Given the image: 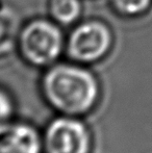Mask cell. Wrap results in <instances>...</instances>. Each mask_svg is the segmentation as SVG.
Masks as SVG:
<instances>
[{"instance_id":"3957f363","label":"cell","mask_w":152,"mask_h":153,"mask_svg":"<svg viewBox=\"0 0 152 153\" xmlns=\"http://www.w3.org/2000/svg\"><path fill=\"white\" fill-rule=\"evenodd\" d=\"M20 48L24 59L37 67L52 66L63 49V34L52 22L37 20L22 31Z\"/></svg>"},{"instance_id":"ba28073f","label":"cell","mask_w":152,"mask_h":153,"mask_svg":"<svg viewBox=\"0 0 152 153\" xmlns=\"http://www.w3.org/2000/svg\"><path fill=\"white\" fill-rule=\"evenodd\" d=\"M118 10L128 16H136L146 13L152 4V0H113Z\"/></svg>"},{"instance_id":"277c9868","label":"cell","mask_w":152,"mask_h":153,"mask_svg":"<svg viewBox=\"0 0 152 153\" xmlns=\"http://www.w3.org/2000/svg\"><path fill=\"white\" fill-rule=\"evenodd\" d=\"M112 45V34L106 25L90 21L79 25L71 33L68 53L71 59L82 64L99 61Z\"/></svg>"},{"instance_id":"52a82bcc","label":"cell","mask_w":152,"mask_h":153,"mask_svg":"<svg viewBox=\"0 0 152 153\" xmlns=\"http://www.w3.org/2000/svg\"><path fill=\"white\" fill-rule=\"evenodd\" d=\"M17 103L7 90L0 87V128L16 119Z\"/></svg>"},{"instance_id":"7a4b0ae2","label":"cell","mask_w":152,"mask_h":153,"mask_svg":"<svg viewBox=\"0 0 152 153\" xmlns=\"http://www.w3.org/2000/svg\"><path fill=\"white\" fill-rule=\"evenodd\" d=\"M44 153H93L94 134L85 118L54 115L42 130Z\"/></svg>"},{"instance_id":"6da1fadb","label":"cell","mask_w":152,"mask_h":153,"mask_svg":"<svg viewBox=\"0 0 152 153\" xmlns=\"http://www.w3.org/2000/svg\"><path fill=\"white\" fill-rule=\"evenodd\" d=\"M40 93L54 115L85 118L97 109L102 99L99 79L78 65L49 67L40 82Z\"/></svg>"},{"instance_id":"8992f818","label":"cell","mask_w":152,"mask_h":153,"mask_svg":"<svg viewBox=\"0 0 152 153\" xmlns=\"http://www.w3.org/2000/svg\"><path fill=\"white\" fill-rule=\"evenodd\" d=\"M79 0H51L50 10L52 17L63 24L74 22L80 15Z\"/></svg>"},{"instance_id":"5b68a950","label":"cell","mask_w":152,"mask_h":153,"mask_svg":"<svg viewBox=\"0 0 152 153\" xmlns=\"http://www.w3.org/2000/svg\"><path fill=\"white\" fill-rule=\"evenodd\" d=\"M0 153H44L42 130L16 118L0 128Z\"/></svg>"}]
</instances>
